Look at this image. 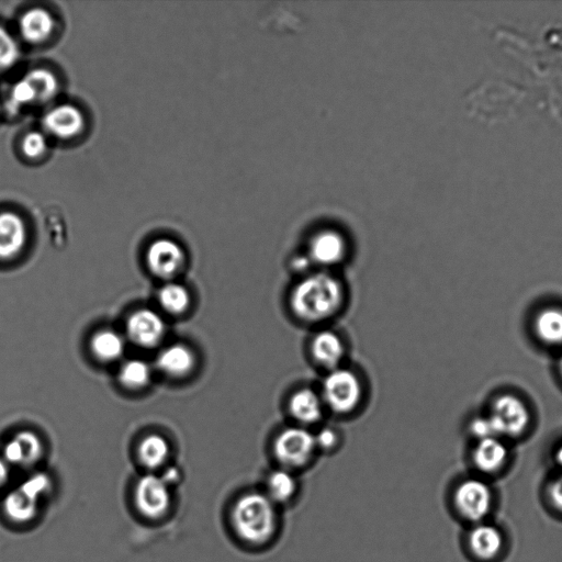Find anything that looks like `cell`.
Listing matches in <instances>:
<instances>
[{
	"mask_svg": "<svg viewBox=\"0 0 562 562\" xmlns=\"http://www.w3.org/2000/svg\"><path fill=\"white\" fill-rule=\"evenodd\" d=\"M347 300L344 280L335 272L317 269L297 279L289 290L287 305L297 322L320 329L340 316Z\"/></svg>",
	"mask_w": 562,
	"mask_h": 562,
	"instance_id": "1",
	"label": "cell"
},
{
	"mask_svg": "<svg viewBox=\"0 0 562 562\" xmlns=\"http://www.w3.org/2000/svg\"><path fill=\"white\" fill-rule=\"evenodd\" d=\"M229 524L234 537L245 547L262 549L273 545L283 520L281 509L261 490H247L231 504Z\"/></svg>",
	"mask_w": 562,
	"mask_h": 562,
	"instance_id": "2",
	"label": "cell"
},
{
	"mask_svg": "<svg viewBox=\"0 0 562 562\" xmlns=\"http://www.w3.org/2000/svg\"><path fill=\"white\" fill-rule=\"evenodd\" d=\"M318 389L328 412L340 418L361 410L367 396L363 375L347 364L324 373Z\"/></svg>",
	"mask_w": 562,
	"mask_h": 562,
	"instance_id": "3",
	"label": "cell"
},
{
	"mask_svg": "<svg viewBox=\"0 0 562 562\" xmlns=\"http://www.w3.org/2000/svg\"><path fill=\"white\" fill-rule=\"evenodd\" d=\"M53 491L52 479L37 472L8 492L3 501L6 519L15 525L26 526L35 522Z\"/></svg>",
	"mask_w": 562,
	"mask_h": 562,
	"instance_id": "4",
	"label": "cell"
},
{
	"mask_svg": "<svg viewBox=\"0 0 562 562\" xmlns=\"http://www.w3.org/2000/svg\"><path fill=\"white\" fill-rule=\"evenodd\" d=\"M271 451L276 466L297 474L309 468L319 456L313 430L292 423L274 435Z\"/></svg>",
	"mask_w": 562,
	"mask_h": 562,
	"instance_id": "5",
	"label": "cell"
},
{
	"mask_svg": "<svg viewBox=\"0 0 562 562\" xmlns=\"http://www.w3.org/2000/svg\"><path fill=\"white\" fill-rule=\"evenodd\" d=\"M177 478L174 470L164 476L149 472L136 483L132 492L134 508L142 519L160 522L170 515L174 504L173 485Z\"/></svg>",
	"mask_w": 562,
	"mask_h": 562,
	"instance_id": "6",
	"label": "cell"
},
{
	"mask_svg": "<svg viewBox=\"0 0 562 562\" xmlns=\"http://www.w3.org/2000/svg\"><path fill=\"white\" fill-rule=\"evenodd\" d=\"M308 351L311 361L323 374L346 365L348 343L346 337L335 329L323 327L310 337Z\"/></svg>",
	"mask_w": 562,
	"mask_h": 562,
	"instance_id": "7",
	"label": "cell"
},
{
	"mask_svg": "<svg viewBox=\"0 0 562 562\" xmlns=\"http://www.w3.org/2000/svg\"><path fill=\"white\" fill-rule=\"evenodd\" d=\"M305 254L316 269L335 272L350 256V245L344 235L336 231H320L312 236Z\"/></svg>",
	"mask_w": 562,
	"mask_h": 562,
	"instance_id": "8",
	"label": "cell"
},
{
	"mask_svg": "<svg viewBox=\"0 0 562 562\" xmlns=\"http://www.w3.org/2000/svg\"><path fill=\"white\" fill-rule=\"evenodd\" d=\"M286 411L292 424L314 430L325 422L328 410L318 388L298 387L286 400Z\"/></svg>",
	"mask_w": 562,
	"mask_h": 562,
	"instance_id": "9",
	"label": "cell"
},
{
	"mask_svg": "<svg viewBox=\"0 0 562 562\" xmlns=\"http://www.w3.org/2000/svg\"><path fill=\"white\" fill-rule=\"evenodd\" d=\"M488 417L500 438L522 435L531 422L526 404L513 395H503L494 400Z\"/></svg>",
	"mask_w": 562,
	"mask_h": 562,
	"instance_id": "10",
	"label": "cell"
},
{
	"mask_svg": "<svg viewBox=\"0 0 562 562\" xmlns=\"http://www.w3.org/2000/svg\"><path fill=\"white\" fill-rule=\"evenodd\" d=\"M454 501L456 509L465 519L478 522L490 512L492 493L486 482L468 479L457 487Z\"/></svg>",
	"mask_w": 562,
	"mask_h": 562,
	"instance_id": "11",
	"label": "cell"
},
{
	"mask_svg": "<svg viewBox=\"0 0 562 562\" xmlns=\"http://www.w3.org/2000/svg\"><path fill=\"white\" fill-rule=\"evenodd\" d=\"M146 264L156 277L171 279L181 272L185 264V253L176 242L159 239L146 251Z\"/></svg>",
	"mask_w": 562,
	"mask_h": 562,
	"instance_id": "12",
	"label": "cell"
},
{
	"mask_svg": "<svg viewBox=\"0 0 562 562\" xmlns=\"http://www.w3.org/2000/svg\"><path fill=\"white\" fill-rule=\"evenodd\" d=\"M166 325L159 313L151 309L133 312L127 322L130 341L142 348L159 345L165 336Z\"/></svg>",
	"mask_w": 562,
	"mask_h": 562,
	"instance_id": "13",
	"label": "cell"
},
{
	"mask_svg": "<svg viewBox=\"0 0 562 562\" xmlns=\"http://www.w3.org/2000/svg\"><path fill=\"white\" fill-rule=\"evenodd\" d=\"M261 490L266 497L283 510L295 503L301 493V482L297 472L276 466L264 478Z\"/></svg>",
	"mask_w": 562,
	"mask_h": 562,
	"instance_id": "14",
	"label": "cell"
},
{
	"mask_svg": "<svg viewBox=\"0 0 562 562\" xmlns=\"http://www.w3.org/2000/svg\"><path fill=\"white\" fill-rule=\"evenodd\" d=\"M42 126L50 136L69 140L83 131L85 119L80 109L64 104L50 109L42 119Z\"/></svg>",
	"mask_w": 562,
	"mask_h": 562,
	"instance_id": "15",
	"label": "cell"
},
{
	"mask_svg": "<svg viewBox=\"0 0 562 562\" xmlns=\"http://www.w3.org/2000/svg\"><path fill=\"white\" fill-rule=\"evenodd\" d=\"M42 455L40 437L36 433L22 431L6 443L3 458L9 466L30 468L40 462Z\"/></svg>",
	"mask_w": 562,
	"mask_h": 562,
	"instance_id": "16",
	"label": "cell"
},
{
	"mask_svg": "<svg viewBox=\"0 0 562 562\" xmlns=\"http://www.w3.org/2000/svg\"><path fill=\"white\" fill-rule=\"evenodd\" d=\"M25 221L17 213L0 212V261H10L24 251L27 243Z\"/></svg>",
	"mask_w": 562,
	"mask_h": 562,
	"instance_id": "17",
	"label": "cell"
},
{
	"mask_svg": "<svg viewBox=\"0 0 562 562\" xmlns=\"http://www.w3.org/2000/svg\"><path fill=\"white\" fill-rule=\"evenodd\" d=\"M197 363L196 355L184 344L164 348L157 356L156 365L168 377L184 378L193 372Z\"/></svg>",
	"mask_w": 562,
	"mask_h": 562,
	"instance_id": "18",
	"label": "cell"
},
{
	"mask_svg": "<svg viewBox=\"0 0 562 562\" xmlns=\"http://www.w3.org/2000/svg\"><path fill=\"white\" fill-rule=\"evenodd\" d=\"M55 29V21L48 10L32 8L19 19V30L22 38L31 44L46 42Z\"/></svg>",
	"mask_w": 562,
	"mask_h": 562,
	"instance_id": "19",
	"label": "cell"
},
{
	"mask_svg": "<svg viewBox=\"0 0 562 562\" xmlns=\"http://www.w3.org/2000/svg\"><path fill=\"white\" fill-rule=\"evenodd\" d=\"M137 454L140 464L154 472L166 465L171 455V447L163 436L151 434L140 442Z\"/></svg>",
	"mask_w": 562,
	"mask_h": 562,
	"instance_id": "20",
	"label": "cell"
},
{
	"mask_svg": "<svg viewBox=\"0 0 562 562\" xmlns=\"http://www.w3.org/2000/svg\"><path fill=\"white\" fill-rule=\"evenodd\" d=\"M508 459V448L500 437L479 441L474 452V463L483 472L499 470Z\"/></svg>",
	"mask_w": 562,
	"mask_h": 562,
	"instance_id": "21",
	"label": "cell"
},
{
	"mask_svg": "<svg viewBox=\"0 0 562 562\" xmlns=\"http://www.w3.org/2000/svg\"><path fill=\"white\" fill-rule=\"evenodd\" d=\"M469 545L477 557L491 559L500 553L503 537L497 527L479 525L470 533Z\"/></svg>",
	"mask_w": 562,
	"mask_h": 562,
	"instance_id": "22",
	"label": "cell"
},
{
	"mask_svg": "<svg viewBox=\"0 0 562 562\" xmlns=\"http://www.w3.org/2000/svg\"><path fill=\"white\" fill-rule=\"evenodd\" d=\"M91 348L99 362L112 363L125 354L126 342L116 331L101 330L93 336Z\"/></svg>",
	"mask_w": 562,
	"mask_h": 562,
	"instance_id": "23",
	"label": "cell"
},
{
	"mask_svg": "<svg viewBox=\"0 0 562 562\" xmlns=\"http://www.w3.org/2000/svg\"><path fill=\"white\" fill-rule=\"evenodd\" d=\"M534 328L539 340L550 345H561L562 309L547 308L539 312Z\"/></svg>",
	"mask_w": 562,
	"mask_h": 562,
	"instance_id": "24",
	"label": "cell"
},
{
	"mask_svg": "<svg viewBox=\"0 0 562 562\" xmlns=\"http://www.w3.org/2000/svg\"><path fill=\"white\" fill-rule=\"evenodd\" d=\"M188 290L179 284L168 283L159 292V303L164 311L172 316H182L190 307Z\"/></svg>",
	"mask_w": 562,
	"mask_h": 562,
	"instance_id": "25",
	"label": "cell"
},
{
	"mask_svg": "<svg viewBox=\"0 0 562 562\" xmlns=\"http://www.w3.org/2000/svg\"><path fill=\"white\" fill-rule=\"evenodd\" d=\"M152 370L142 359H131L122 365L119 372L121 385L130 390H140L150 384Z\"/></svg>",
	"mask_w": 562,
	"mask_h": 562,
	"instance_id": "26",
	"label": "cell"
},
{
	"mask_svg": "<svg viewBox=\"0 0 562 562\" xmlns=\"http://www.w3.org/2000/svg\"><path fill=\"white\" fill-rule=\"evenodd\" d=\"M26 80L35 91L38 104L49 103L59 93V81L46 69H35L25 75Z\"/></svg>",
	"mask_w": 562,
	"mask_h": 562,
	"instance_id": "27",
	"label": "cell"
},
{
	"mask_svg": "<svg viewBox=\"0 0 562 562\" xmlns=\"http://www.w3.org/2000/svg\"><path fill=\"white\" fill-rule=\"evenodd\" d=\"M313 434L319 455H332L336 453L344 441L339 427L325 422L318 426L317 429H314Z\"/></svg>",
	"mask_w": 562,
	"mask_h": 562,
	"instance_id": "28",
	"label": "cell"
},
{
	"mask_svg": "<svg viewBox=\"0 0 562 562\" xmlns=\"http://www.w3.org/2000/svg\"><path fill=\"white\" fill-rule=\"evenodd\" d=\"M20 56L17 40L6 28L0 26V73L13 69L19 62Z\"/></svg>",
	"mask_w": 562,
	"mask_h": 562,
	"instance_id": "29",
	"label": "cell"
},
{
	"mask_svg": "<svg viewBox=\"0 0 562 562\" xmlns=\"http://www.w3.org/2000/svg\"><path fill=\"white\" fill-rule=\"evenodd\" d=\"M22 153L28 159H39L48 150V141L43 133L38 131H32L26 134L24 140H22Z\"/></svg>",
	"mask_w": 562,
	"mask_h": 562,
	"instance_id": "30",
	"label": "cell"
},
{
	"mask_svg": "<svg viewBox=\"0 0 562 562\" xmlns=\"http://www.w3.org/2000/svg\"><path fill=\"white\" fill-rule=\"evenodd\" d=\"M470 432L478 438V441L486 440V438L490 437H498L488 415L487 417H479L472 420L470 423Z\"/></svg>",
	"mask_w": 562,
	"mask_h": 562,
	"instance_id": "31",
	"label": "cell"
},
{
	"mask_svg": "<svg viewBox=\"0 0 562 562\" xmlns=\"http://www.w3.org/2000/svg\"><path fill=\"white\" fill-rule=\"evenodd\" d=\"M549 496L550 499H552L554 507L562 512V475L550 486Z\"/></svg>",
	"mask_w": 562,
	"mask_h": 562,
	"instance_id": "32",
	"label": "cell"
},
{
	"mask_svg": "<svg viewBox=\"0 0 562 562\" xmlns=\"http://www.w3.org/2000/svg\"><path fill=\"white\" fill-rule=\"evenodd\" d=\"M10 466L0 457V491H2L9 481Z\"/></svg>",
	"mask_w": 562,
	"mask_h": 562,
	"instance_id": "33",
	"label": "cell"
},
{
	"mask_svg": "<svg viewBox=\"0 0 562 562\" xmlns=\"http://www.w3.org/2000/svg\"><path fill=\"white\" fill-rule=\"evenodd\" d=\"M556 462L562 469V446L558 449L556 453Z\"/></svg>",
	"mask_w": 562,
	"mask_h": 562,
	"instance_id": "34",
	"label": "cell"
},
{
	"mask_svg": "<svg viewBox=\"0 0 562 562\" xmlns=\"http://www.w3.org/2000/svg\"><path fill=\"white\" fill-rule=\"evenodd\" d=\"M560 372H561V375H562V359H561V362H560Z\"/></svg>",
	"mask_w": 562,
	"mask_h": 562,
	"instance_id": "35",
	"label": "cell"
}]
</instances>
